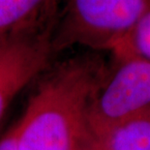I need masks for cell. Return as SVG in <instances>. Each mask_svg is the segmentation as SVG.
<instances>
[{
    "instance_id": "cell-9",
    "label": "cell",
    "mask_w": 150,
    "mask_h": 150,
    "mask_svg": "<svg viewBox=\"0 0 150 150\" xmlns=\"http://www.w3.org/2000/svg\"><path fill=\"white\" fill-rule=\"evenodd\" d=\"M90 150H95V148H94V144L92 145V147H91V149H90Z\"/></svg>"
},
{
    "instance_id": "cell-5",
    "label": "cell",
    "mask_w": 150,
    "mask_h": 150,
    "mask_svg": "<svg viewBox=\"0 0 150 150\" xmlns=\"http://www.w3.org/2000/svg\"><path fill=\"white\" fill-rule=\"evenodd\" d=\"M62 0H0V37L55 23Z\"/></svg>"
},
{
    "instance_id": "cell-2",
    "label": "cell",
    "mask_w": 150,
    "mask_h": 150,
    "mask_svg": "<svg viewBox=\"0 0 150 150\" xmlns=\"http://www.w3.org/2000/svg\"><path fill=\"white\" fill-rule=\"evenodd\" d=\"M150 6V0H66L52 34L54 53L71 47L112 52Z\"/></svg>"
},
{
    "instance_id": "cell-3",
    "label": "cell",
    "mask_w": 150,
    "mask_h": 150,
    "mask_svg": "<svg viewBox=\"0 0 150 150\" xmlns=\"http://www.w3.org/2000/svg\"><path fill=\"white\" fill-rule=\"evenodd\" d=\"M88 110L93 139L123 121L150 110V62L113 55Z\"/></svg>"
},
{
    "instance_id": "cell-4",
    "label": "cell",
    "mask_w": 150,
    "mask_h": 150,
    "mask_svg": "<svg viewBox=\"0 0 150 150\" xmlns=\"http://www.w3.org/2000/svg\"><path fill=\"white\" fill-rule=\"evenodd\" d=\"M55 24L0 37V122L13 101L52 64Z\"/></svg>"
},
{
    "instance_id": "cell-8",
    "label": "cell",
    "mask_w": 150,
    "mask_h": 150,
    "mask_svg": "<svg viewBox=\"0 0 150 150\" xmlns=\"http://www.w3.org/2000/svg\"><path fill=\"white\" fill-rule=\"evenodd\" d=\"M0 150H18L15 124L0 139Z\"/></svg>"
},
{
    "instance_id": "cell-7",
    "label": "cell",
    "mask_w": 150,
    "mask_h": 150,
    "mask_svg": "<svg viewBox=\"0 0 150 150\" xmlns=\"http://www.w3.org/2000/svg\"><path fill=\"white\" fill-rule=\"evenodd\" d=\"M111 54L134 56L150 62V6Z\"/></svg>"
},
{
    "instance_id": "cell-1",
    "label": "cell",
    "mask_w": 150,
    "mask_h": 150,
    "mask_svg": "<svg viewBox=\"0 0 150 150\" xmlns=\"http://www.w3.org/2000/svg\"><path fill=\"white\" fill-rule=\"evenodd\" d=\"M108 67L96 52L50 64L15 123L18 150H90L89 106Z\"/></svg>"
},
{
    "instance_id": "cell-6",
    "label": "cell",
    "mask_w": 150,
    "mask_h": 150,
    "mask_svg": "<svg viewBox=\"0 0 150 150\" xmlns=\"http://www.w3.org/2000/svg\"><path fill=\"white\" fill-rule=\"evenodd\" d=\"M93 140L95 150H150V110L113 126Z\"/></svg>"
}]
</instances>
